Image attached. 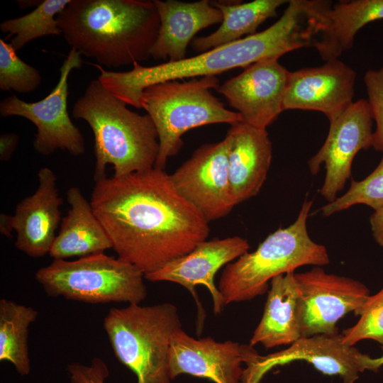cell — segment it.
I'll list each match as a JSON object with an SVG mask.
<instances>
[{"mask_svg":"<svg viewBox=\"0 0 383 383\" xmlns=\"http://www.w3.org/2000/svg\"><path fill=\"white\" fill-rule=\"evenodd\" d=\"M90 203L118 257L145 275L188 254L210 233L170 175L155 167L96 181Z\"/></svg>","mask_w":383,"mask_h":383,"instance_id":"6da1fadb","label":"cell"},{"mask_svg":"<svg viewBox=\"0 0 383 383\" xmlns=\"http://www.w3.org/2000/svg\"><path fill=\"white\" fill-rule=\"evenodd\" d=\"M281 17L267 29L194 57L143 66L135 62L126 72L107 71L101 65L98 80L126 105L143 108V90L152 84L183 78L215 76L260 61L278 60L297 49L312 47L316 28L312 0H289Z\"/></svg>","mask_w":383,"mask_h":383,"instance_id":"7a4b0ae2","label":"cell"},{"mask_svg":"<svg viewBox=\"0 0 383 383\" xmlns=\"http://www.w3.org/2000/svg\"><path fill=\"white\" fill-rule=\"evenodd\" d=\"M57 21L71 48L108 68L147 60L160 26L147 0H70Z\"/></svg>","mask_w":383,"mask_h":383,"instance_id":"3957f363","label":"cell"},{"mask_svg":"<svg viewBox=\"0 0 383 383\" xmlns=\"http://www.w3.org/2000/svg\"><path fill=\"white\" fill-rule=\"evenodd\" d=\"M75 118L84 120L94 136V182L106 177L107 165L115 177L151 169L159 152V139L148 114L129 110L98 79L91 81L72 109Z\"/></svg>","mask_w":383,"mask_h":383,"instance_id":"277c9868","label":"cell"},{"mask_svg":"<svg viewBox=\"0 0 383 383\" xmlns=\"http://www.w3.org/2000/svg\"><path fill=\"white\" fill-rule=\"evenodd\" d=\"M313 201H304L296 221L270 234L252 252H245L228 264L218 289L226 305L252 300L269 289L275 277L305 265L330 263L326 247L314 242L307 230Z\"/></svg>","mask_w":383,"mask_h":383,"instance_id":"5b68a950","label":"cell"},{"mask_svg":"<svg viewBox=\"0 0 383 383\" xmlns=\"http://www.w3.org/2000/svg\"><path fill=\"white\" fill-rule=\"evenodd\" d=\"M103 325L116 357L136 375L137 383H171L170 341L173 333L182 328L174 304L113 308Z\"/></svg>","mask_w":383,"mask_h":383,"instance_id":"8992f818","label":"cell"},{"mask_svg":"<svg viewBox=\"0 0 383 383\" xmlns=\"http://www.w3.org/2000/svg\"><path fill=\"white\" fill-rule=\"evenodd\" d=\"M218 86L216 76H205L184 82L166 81L143 90V109L152 118L159 139L155 167L164 170L167 160L183 146L182 137L187 131L209 124L241 121L238 113L226 109L212 94L211 89Z\"/></svg>","mask_w":383,"mask_h":383,"instance_id":"52a82bcc","label":"cell"},{"mask_svg":"<svg viewBox=\"0 0 383 383\" xmlns=\"http://www.w3.org/2000/svg\"><path fill=\"white\" fill-rule=\"evenodd\" d=\"M144 278L135 265L104 252L53 260L35 273L48 296L91 304H140L148 294Z\"/></svg>","mask_w":383,"mask_h":383,"instance_id":"ba28073f","label":"cell"},{"mask_svg":"<svg viewBox=\"0 0 383 383\" xmlns=\"http://www.w3.org/2000/svg\"><path fill=\"white\" fill-rule=\"evenodd\" d=\"M82 63L81 54L71 48L60 68V79L47 96L28 103L13 95L0 102L1 116L23 117L35 126L33 145L41 155L47 156L60 149L79 156L85 151L84 136L72 123L67 111L68 77Z\"/></svg>","mask_w":383,"mask_h":383,"instance_id":"9c48e42d","label":"cell"},{"mask_svg":"<svg viewBox=\"0 0 383 383\" xmlns=\"http://www.w3.org/2000/svg\"><path fill=\"white\" fill-rule=\"evenodd\" d=\"M294 276L299 290L297 315L301 337L338 333V321L357 310L370 295L363 283L328 274L321 267Z\"/></svg>","mask_w":383,"mask_h":383,"instance_id":"30bf717a","label":"cell"},{"mask_svg":"<svg viewBox=\"0 0 383 383\" xmlns=\"http://www.w3.org/2000/svg\"><path fill=\"white\" fill-rule=\"evenodd\" d=\"M231 137L204 144L170 175L177 192L209 223L227 216L235 206L231 191L228 153Z\"/></svg>","mask_w":383,"mask_h":383,"instance_id":"8fae6325","label":"cell"},{"mask_svg":"<svg viewBox=\"0 0 383 383\" xmlns=\"http://www.w3.org/2000/svg\"><path fill=\"white\" fill-rule=\"evenodd\" d=\"M329 124L324 143L308 161L312 174L325 166L326 177L320 193L328 203L337 198L350 178L355 155L372 147L373 118L367 99L353 101Z\"/></svg>","mask_w":383,"mask_h":383,"instance_id":"7c38bea8","label":"cell"},{"mask_svg":"<svg viewBox=\"0 0 383 383\" xmlns=\"http://www.w3.org/2000/svg\"><path fill=\"white\" fill-rule=\"evenodd\" d=\"M365 355L343 343L341 333L301 337L281 351L265 356L255 353L245 364L241 383H260L274 367L295 360H304L324 374L338 376L343 383H354L365 371Z\"/></svg>","mask_w":383,"mask_h":383,"instance_id":"4fadbf2b","label":"cell"},{"mask_svg":"<svg viewBox=\"0 0 383 383\" xmlns=\"http://www.w3.org/2000/svg\"><path fill=\"white\" fill-rule=\"evenodd\" d=\"M289 72L277 59L260 61L216 90L240 115L242 122L266 129L284 111Z\"/></svg>","mask_w":383,"mask_h":383,"instance_id":"5bb4252c","label":"cell"},{"mask_svg":"<svg viewBox=\"0 0 383 383\" xmlns=\"http://www.w3.org/2000/svg\"><path fill=\"white\" fill-rule=\"evenodd\" d=\"M255 350L250 344L232 340L219 343L210 337L196 339L180 328L171 338L169 375L171 380L186 374L215 383H241V365Z\"/></svg>","mask_w":383,"mask_h":383,"instance_id":"9a60e30c","label":"cell"},{"mask_svg":"<svg viewBox=\"0 0 383 383\" xmlns=\"http://www.w3.org/2000/svg\"><path fill=\"white\" fill-rule=\"evenodd\" d=\"M249 249L248 240L240 236L205 240L188 254L154 272L145 274V279L151 282H174L185 287L194 296L198 316L201 315L204 321L205 313L195 287L204 285L207 288L212 297L213 312L220 313L226 304L215 284V275L222 267L235 261Z\"/></svg>","mask_w":383,"mask_h":383,"instance_id":"2e32d148","label":"cell"},{"mask_svg":"<svg viewBox=\"0 0 383 383\" xmlns=\"http://www.w3.org/2000/svg\"><path fill=\"white\" fill-rule=\"evenodd\" d=\"M356 77L355 71L338 59L289 72L284 111H318L331 121L353 102Z\"/></svg>","mask_w":383,"mask_h":383,"instance_id":"e0dca14e","label":"cell"},{"mask_svg":"<svg viewBox=\"0 0 383 383\" xmlns=\"http://www.w3.org/2000/svg\"><path fill=\"white\" fill-rule=\"evenodd\" d=\"M38 177L37 189L17 204L12 216L13 228L17 233L15 246L31 257L49 254L57 236L63 204L52 170L41 168Z\"/></svg>","mask_w":383,"mask_h":383,"instance_id":"ac0fdd59","label":"cell"},{"mask_svg":"<svg viewBox=\"0 0 383 383\" xmlns=\"http://www.w3.org/2000/svg\"><path fill=\"white\" fill-rule=\"evenodd\" d=\"M228 172L235 205L260 191L271 165L272 146L266 129L242 121L231 125Z\"/></svg>","mask_w":383,"mask_h":383,"instance_id":"d6986e66","label":"cell"},{"mask_svg":"<svg viewBox=\"0 0 383 383\" xmlns=\"http://www.w3.org/2000/svg\"><path fill=\"white\" fill-rule=\"evenodd\" d=\"M160 26L150 50L155 60L177 62L186 58L189 43L201 30L221 23V11L208 0L184 2L154 0Z\"/></svg>","mask_w":383,"mask_h":383,"instance_id":"ffe728a7","label":"cell"},{"mask_svg":"<svg viewBox=\"0 0 383 383\" xmlns=\"http://www.w3.org/2000/svg\"><path fill=\"white\" fill-rule=\"evenodd\" d=\"M383 20V0L340 1L325 11L313 48L326 61L338 59L352 48L357 33L367 24Z\"/></svg>","mask_w":383,"mask_h":383,"instance_id":"44dd1931","label":"cell"},{"mask_svg":"<svg viewBox=\"0 0 383 383\" xmlns=\"http://www.w3.org/2000/svg\"><path fill=\"white\" fill-rule=\"evenodd\" d=\"M70 209L62 219L60 228L49 252L53 260L86 257L113 248L104 228L93 211L90 202L77 187L67 193Z\"/></svg>","mask_w":383,"mask_h":383,"instance_id":"7402d4cb","label":"cell"},{"mask_svg":"<svg viewBox=\"0 0 383 383\" xmlns=\"http://www.w3.org/2000/svg\"><path fill=\"white\" fill-rule=\"evenodd\" d=\"M294 272L274 277L263 314L250 340L266 348L290 345L301 338L297 315L299 294Z\"/></svg>","mask_w":383,"mask_h":383,"instance_id":"603a6c76","label":"cell"},{"mask_svg":"<svg viewBox=\"0 0 383 383\" xmlns=\"http://www.w3.org/2000/svg\"><path fill=\"white\" fill-rule=\"evenodd\" d=\"M287 0H255L247 3L211 1V5L222 13L223 20L218 28L209 35L195 38L192 48L196 52L228 44L245 35L256 33L260 24L277 16L279 7L287 4Z\"/></svg>","mask_w":383,"mask_h":383,"instance_id":"cb8c5ba5","label":"cell"},{"mask_svg":"<svg viewBox=\"0 0 383 383\" xmlns=\"http://www.w3.org/2000/svg\"><path fill=\"white\" fill-rule=\"evenodd\" d=\"M38 315L33 307L6 299L0 300V361L11 363L22 376L30 372L28 327Z\"/></svg>","mask_w":383,"mask_h":383,"instance_id":"d4e9b609","label":"cell"},{"mask_svg":"<svg viewBox=\"0 0 383 383\" xmlns=\"http://www.w3.org/2000/svg\"><path fill=\"white\" fill-rule=\"evenodd\" d=\"M70 0H43L31 12L18 18L7 19L0 24L7 38L13 37L11 44L16 51L22 49L35 39L50 35H60L57 15Z\"/></svg>","mask_w":383,"mask_h":383,"instance_id":"484cf974","label":"cell"},{"mask_svg":"<svg viewBox=\"0 0 383 383\" xmlns=\"http://www.w3.org/2000/svg\"><path fill=\"white\" fill-rule=\"evenodd\" d=\"M356 204H365L374 211L383 206V154L372 172L360 181L352 179L348 191L322 206L320 211L323 216H329Z\"/></svg>","mask_w":383,"mask_h":383,"instance_id":"4316f807","label":"cell"},{"mask_svg":"<svg viewBox=\"0 0 383 383\" xmlns=\"http://www.w3.org/2000/svg\"><path fill=\"white\" fill-rule=\"evenodd\" d=\"M41 82L39 72L23 61L11 43L0 38V89L28 94Z\"/></svg>","mask_w":383,"mask_h":383,"instance_id":"83f0119b","label":"cell"},{"mask_svg":"<svg viewBox=\"0 0 383 383\" xmlns=\"http://www.w3.org/2000/svg\"><path fill=\"white\" fill-rule=\"evenodd\" d=\"M358 321L343 331V342L354 346L360 340L370 339L383 345V287L354 312Z\"/></svg>","mask_w":383,"mask_h":383,"instance_id":"f1b7e54d","label":"cell"},{"mask_svg":"<svg viewBox=\"0 0 383 383\" xmlns=\"http://www.w3.org/2000/svg\"><path fill=\"white\" fill-rule=\"evenodd\" d=\"M364 82L367 101L376 123L372 147L383 152V66L378 70H368L364 75Z\"/></svg>","mask_w":383,"mask_h":383,"instance_id":"f546056e","label":"cell"},{"mask_svg":"<svg viewBox=\"0 0 383 383\" xmlns=\"http://www.w3.org/2000/svg\"><path fill=\"white\" fill-rule=\"evenodd\" d=\"M67 370L71 383H105L109 372L106 364L99 357L92 360L90 365L70 364Z\"/></svg>","mask_w":383,"mask_h":383,"instance_id":"4dcf8cb0","label":"cell"},{"mask_svg":"<svg viewBox=\"0 0 383 383\" xmlns=\"http://www.w3.org/2000/svg\"><path fill=\"white\" fill-rule=\"evenodd\" d=\"M18 135L14 133H3L0 136V160L8 161L16 150Z\"/></svg>","mask_w":383,"mask_h":383,"instance_id":"1f68e13d","label":"cell"},{"mask_svg":"<svg viewBox=\"0 0 383 383\" xmlns=\"http://www.w3.org/2000/svg\"><path fill=\"white\" fill-rule=\"evenodd\" d=\"M370 223L374 239L383 248V206L374 210L370 218Z\"/></svg>","mask_w":383,"mask_h":383,"instance_id":"d6a6232c","label":"cell"},{"mask_svg":"<svg viewBox=\"0 0 383 383\" xmlns=\"http://www.w3.org/2000/svg\"><path fill=\"white\" fill-rule=\"evenodd\" d=\"M382 355L379 357L372 358L367 355L364 359V367L365 370L377 372L383 365V345L381 347Z\"/></svg>","mask_w":383,"mask_h":383,"instance_id":"836d02e7","label":"cell"},{"mask_svg":"<svg viewBox=\"0 0 383 383\" xmlns=\"http://www.w3.org/2000/svg\"><path fill=\"white\" fill-rule=\"evenodd\" d=\"M13 230L12 225V216L1 213L0 216V231L6 237H11Z\"/></svg>","mask_w":383,"mask_h":383,"instance_id":"e575fe53","label":"cell"},{"mask_svg":"<svg viewBox=\"0 0 383 383\" xmlns=\"http://www.w3.org/2000/svg\"><path fill=\"white\" fill-rule=\"evenodd\" d=\"M18 4L19 5V7L21 9L28 8V7H33V6H38L43 1H18Z\"/></svg>","mask_w":383,"mask_h":383,"instance_id":"d590c367","label":"cell"}]
</instances>
